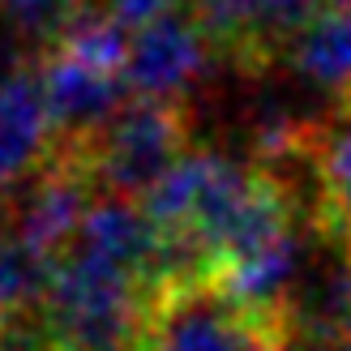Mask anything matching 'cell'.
Here are the masks:
<instances>
[{
	"mask_svg": "<svg viewBox=\"0 0 351 351\" xmlns=\"http://www.w3.org/2000/svg\"><path fill=\"white\" fill-rule=\"evenodd\" d=\"M73 146H82L103 197L142 202L193 150V116L189 103L133 95L90 142H73Z\"/></svg>",
	"mask_w": 351,
	"mask_h": 351,
	"instance_id": "cell-1",
	"label": "cell"
},
{
	"mask_svg": "<svg viewBox=\"0 0 351 351\" xmlns=\"http://www.w3.org/2000/svg\"><path fill=\"white\" fill-rule=\"evenodd\" d=\"M193 13L223 64L266 73L287 60L295 34L322 13V0H193Z\"/></svg>",
	"mask_w": 351,
	"mask_h": 351,
	"instance_id": "cell-2",
	"label": "cell"
},
{
	"mask_svg": "<svg viewBox=\"0 0 351 351\" xmlns=\"http://www.w3.org/2000/svg\"><path fill=\"white\" fill-rule=\"evenodd\" d=\"M219 60L206 26L193 9H171L154 17L150 26L133 30L129 47V95L137 99H163V103H189V90L206 77V69Z\"/></svg>",
	"mask_w": 351,
	"mask_h": 351,
	"instance_id": "cell-3",
	"label": "cell"
},
{
	"mask_svg": "<svg viewBox=\"0 0 351 351\" xmlns=\"http://www.w3.org/2000/svg\"><path fill=\"white\" fill-rule=\"evenodd\" d=\"M39 77L51 108V125H56V142H90L125 108V95H129L125 73L90 64L60 47L39 60Z\"/></svg>",
	"mask_w": 351,
	"mask_h": 351,
	"instance_id": "cell-4",
	"label": "cell"
},
{
	"mask_svg": "<svg viewBox=\"0 0 351 351\" xmlns=\"http://www.w3.org/2000/svg\"><path fill=\"white\" fill-rule=\"evenodd\" d=\"M51 146H56V125L43 95L39 60H26L0 82V189L34 176L47 163Z\"/></svg>",
	"mask_w": 351,
	"mask_h": 351,
	"instance_id": "cell-5",
	"label": "cell"
},
{
	"mask_svg": "<svg viewBox=\"0 0 351 351\" xmlns=\"http://www.w3.org/2000/svg\"><path fill=\"white\" fill-rule=\"evenodd\" d=\"M313 219L317 232L351 244V112H335L313 137Z\"/></svg>",
	"mask_w": 351,
	"mask_h": 351,
	"instance_id": "cell-6",
	"label": "cell"
},
{
	"mask_svg": "<svg viewBox=\"0 0 351 351\" xmlns=\"http://www.w3.org/2000/svg\"><path fill=\"white\" fill-rule=\"evenodd\" d=\"M287 60L295 73H304L308 82L335 90L339 99L351 95V13L343 9H322L313 22L295 34V43L287 51Z\"/></svg>",
	"mask_w": 351,
	"mask_h": 351,
	"instance_id": "cell-7",
	"label": "cell"
},
{
	"mask_svg": "<svg viewBox=\"0 0 351 351\" xmlns=\"http://www.w3.org/2000/svg\"><path fill=\"white\" fill-rule=\"evenodd\" d=\"M95 0H0V30L9 34L17 47H26V56H47L56 51L69 26L90 9Z\"/></svg>",
	"mask_w": 351,
	"mask_h": 351,
	"instance_id": "cell-8",
	"label": "cell"
},
{
	"mask_svg": "<svg viewBox=\"0 0 351 351\" xmlns=\"http://www.w3.org/2000/svg\"><path fill=\"white\" fill-rule=\"evenodd\" d=\"M47 270L51 266H43V261L13 236V227L5 223V210H0V322L43 304Z\"/></svg>",
	"mask_w": 351,
	"mask_h": 351,
	"instance_id": "cell-9",
	"label": "cell"
},
{
	"mask_svg": "<svg viewBox=\"0 0 351 351\" xmlns=\"http://www.w3.org/2000/svg\"><path fill=\"white\" fill-rule=\"evenodd\" d=\"M171 5H176V0H112V13H116L129 30H142V26L154 22V17L171 13Z\"/></svg>",
	"mask_w": 351,
	"mask_h": 351,
	"instance_id": "cell-10",
	"label": "cell"
},
{
	"mask_svg": "<svg viewBox=\"0 0 351 351\" xmlns=\"http://www.w3.org/2000/svg\"><path fill=\"white\" fill-rule=\"evenodd\" d=\"M30 56H26V51L22 47H17L13 39H9V34H5V39H0V82H5L9 73H13V69H22Z\"/></svg>",
	"mask_w": 351,
	"mask_h": 351,
	"instance_id": "cell-11",
	"label": "cell"
},
{
	"mask_svg": "<svg viewBox=\"0 0 351 351\" xmlns=\"http://www.w3.org/2000/svg\"><path fill=\"white\" fill-rule=\"evenodd\" d=\"M291 351H351V335H339V339H304V343H295Z\"/></svg>",
	"mask_w": 351,
	"mask_h": 351,
	"instance_id": "cell-12",
	"label": "cell"
},
{
	"mask_svg": "<svg viewBox=\"0 0 351 351\" xmlns=\"http://www.w3.org/2000/svg\"><path fill=\"white\" fill-rule=\"evenodd\" d=\"M343 5H351V0H322V9H343Z\"/></svg>",
	"mask_w": 351,
	"mask_h": 351,
	"instance_id": "cell-13",
	"label": "cell"
},
{
	"mask_svg": "<svg viewBox=\"0 0 351 351\" xmlns=\"http://www.w3.org/2000/svg\"><path fill=\"white\" fill-rule=\"evenodd\" d=\"M339 108H343V112H351V95H347V99H339Z\"/></svg>",
	"mask_w": 351,
	"mask_h": 351,
	"instance_id": "cell-14",
	"label": "cell"
},
{
	"mask_svg": "<svg viewBox=\"0 0 351 351\" xmlns=\"http://www.w3.org/2000/svg\"><path fill=\"white\" fill-rule=\"evenodd\" d=\"M343 249H347V266H351V244H343Z\"/></svg>",
	"mask_w": 351,
	"mask_h": 351,
	"instance_id": "cell-15",
	"label": "cell"
},
{
	"mask_svg": "<svg viewBox=\"0 0 351 351\" xmlns=\"http://www.w3.org/2000/svg\"><path fill=\"white\" fill-rule=\"evenodd\" d=\"M0 210H5V202H0Z\"/></svg>",
	"mask_w": 351,
	"mask_h": 351,
	"instance_id": "cell-16",
	"label": "cell"
}]
</instances>
